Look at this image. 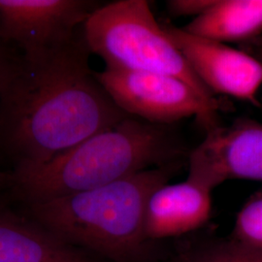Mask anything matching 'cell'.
<instances>
[{"instance_id": "obj_1", "label": "cell", "mask_w": 262, "mask_h": 262, "mask_svg": "<svg viewBox=\"0 0 262 262\" xmlns=\"http://www.w3.org/2000/svg\"><path fill=\"white\" fill-rule=\"evenodd\" d=\"M91 54L82 28L18 57L0 97V147L15 165L46 162L130 117L97 80Z\"/></svg>"}, {"instance_id": "obj_2", "label": "cell", "mask_w": 262, "mask_h": 262, "mask_svg": "<svg viewBox=\"0 0 262 262\" xmlns=\"http://www.w3.org/2000/svg\"><path fill=\"white\" fill-rule=\"evenodd\" d=\"M179 155L178 145L159 124L128 117L46 162L15 165L2 177L27 206L104 187L173 163Z\"/></svg>"}, {"instance_id": "obj_3", "label": "cell", "mask_w": 262, "mask_h": 262, "mask_svg": "<svg viewBox=\"0 0 262 262\" xmlns=\"http://www.w3.org/2000/svg\"><path fill=\"white\" fill-rule=\"evenodd\" d=\"M174 163L148 169L104 187L27 205L28 216L59 238L113 262H156L147 238V202L176 173Z\"/></svg>"}, {"instance_id": "obj_4", "label": "cell", "mask_w": 262, "mask_h": 262, "mask_svg": "<svg viewBox=\"0 0 262 262\" xmlns=\"http://www.w3.org/2000/svg\"><path fill=\"white\" fill-rule=\"evenodd\" d=\"M83 33L91 53L100 56L105 67L175 77L220 109L215 95L154 17L148 1L119 0L100 5L85 20Z\"/></svg>"}, {"instance_id": "obj_5", "label": "cell", "mask_w": 262, "mask_h": 262, "mask_svg": "<svg viewBox=\"0 0 262 262\" xmlns=\"http://www.w3.org/2000/svg\"><path fill=\"white\" fill-rule=\"evenodd\" d=\"M95 76L115 104L130 117L159 125L195 117L206 132L220 125L219 109L175 77L108 67Z\"/></svg>"}, {"instance_id": "obj_6", "label": "cell", "mask_w": 262, "mask_h": 262, "mask_svg": "<svg viewBox=\"0 0 262 262\" xmlns=\"http://www.w3.org/2000/svg\"><path fill=\"white\" fill-rule=\"evenodd\" d=\"M100 5L85 0H0V41L32 55L64 43Z\"/></svg>"}, {"instance_id": "obj_7", "label": "cell", "mask_w": 262, "mask_h": 262, "mask_svg": "<svg viewBox=\"0 0 262 262\" xmlns=\"http://www.w3.org/2000/svg\"><path fill=\"white\" fill-rule=\"evenodd\" d=\"M169 39L178 48L198 79L214 94H225L259 106L257 93L262 85V64L243 51L183 28L162 24Z\"/></svg>"}, {"instance_id": "obj_8", "label": "cell", "mask_w": 262, "mask_h": 262, "mask_svg": "<svg viewBox=\"0 0 262 262\" xmlns=\"http://www.w3.org/2000/svg\"><path fill=\"white\" fill-rule=\"evenodd\" d=\"M187 178L211 190L231 179L262 181V123L239 119L208 131L189 156Z\"/></svg>"}, {"instance_id": "obj_9", "label": "cell", "mask_w": 262, "mask_h": 262, "mask_svg": "<svg viewBox=\"0 0 262 262\" xmlns=\"http://www.w3.org/2000/svg\"><path fill=\"white\" fill-rule=\"evenodd\" d=\"M212 191L188 178L157 188L145 211L147 238L158 242L190 233L206 225L212 212Z\"/></svg>"}, {"instance_id": "obj_10", "label": "cell", "mask_w": 262, "mask_h": 262, "mask_svg": "<svg viewBox=\"0 0 262 262\" xmlns=\"http://www.w3.org/2000/svg\"><path fill=\"white\" fill-rule=\"evenodd\" d=\"M0 262H99L29 216L0 207Z\"/></svg>"}, {"instance_id": "obj_11", "label": "cell", "mask_w": 262, "mask_h": 262, "mask_svg": "<svg viewBox=\"0 0 262 262\" xmlns=\"http://www.w3.org/2000/svg\"><path fill=\"white\" fill-rule=\"evenodd\" d=\"M182 28L224 44L251 41L262 33V0H215L205 13Z\"/></svg>"}, {"instance_id": "obj_12", "label": "cell", "mask_w": 262, "mask_h": 262, "mask_svg": "<svg viewBox=\"0 0 262 262\" xmlns=\"http://www.w3.org/2000/svg\"><path fill=\"white\" fill-rule=\"evenodd\" d=\"M168 262H262V251L232 238H213L187 245Z\"/></svg>"}, {"instance_id": "obj_13", "label": "cell", "mask_w": 262, "mask_h": 262, "mask_svg": "<svg viewBox=\"0 0 262 262\" xmlns=\"http://www.w3.org/2000/svg\"><path fill=\"white\" fill-rule=\"evenodd\" d=\"M231 238L262 251V191L251 197L237 214Z\"/></svg>"}, {"instance_id": "obj_14", "label": "cell", "mask_w": 262, "mask_h": 262, "mask_svg": "<svg viewBox=\"0 0 262 262\" xmlns=\"http://www.w3.org/2000/svg\"><path fill=\"white\" fill-rule=\"evenodd\" d=\"M215 0H170L169 12L174 16H200L213 6Z\"/></svg>"}, {"instance_id": "obj_15", "label": "cell", "mask_w": 262, "mask_h": 262, "mask_svg": "<svg viewBox=\"0 0 262 262\" xmlns=\"http://www.w3.org/2000/svg\"><path fill=\"white\" fill-rule=\"evenodd\" d=\"M18 57L15 56L11 46L0 41V97Z\"/></svg>"}, {"instance_id": "obj_16", "label": "cell", "mask_w": 262, "mask_h": 262, "mask_svg": "<svg viewBox=\"0 0 262 262\" xmlns=\"http://www.w3.org/2000/svg\"><path fill=\"white\" fill-rule=\"evenodd\" d=\"M255 57L261 62L262 64V47L259 48L258 50H257V52H256V56H255Z\"/></svg>"}]
</instances>
